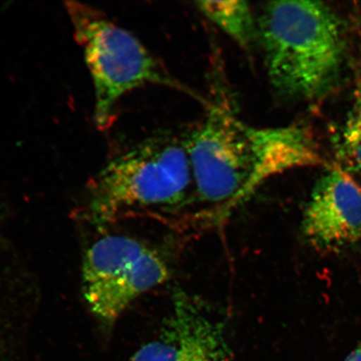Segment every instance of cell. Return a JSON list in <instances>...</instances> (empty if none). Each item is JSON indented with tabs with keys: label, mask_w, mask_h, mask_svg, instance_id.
Listing matches in <instances>:
<instances>
[{
	"label": "cell",
	"mask_w": 361,
	"mask_h": 361,
	"mask_svg": "<svg viewBox=\"0 0 361 361\" xmlns=\"http://www.w3.org/2000/svg\"><path fill=\"white\" fill-rule=\"evenodd\" d=\"M186 143L198 196L228 207L240 204L275 176L324 164L307 126H255L222 106L210 107Z\"/></svg>",
	"instance_id": "6da1fadb"
},
{
	"label": "cell",
	"mask_w": 361,
	"mask_h": 361,
	"mask_svg": "<svg viewBox=\"0 0 361 361\" xmlns=\"http://www.w3.org/2000/svg\"><path fill=\"white\" fill-rule=\"evenodd\" d=\"M258 25L269 82L278 93L310 102L340 83L347 59L345 26L326 4L269 2L262 8Z\"/></svg>",
	"instance_id": "7a4b0ae2"
},
{
	"label": "cell",
	"mask_w": 361,
	"mask_h": 361,
	"mask_svg": "<svg viewBox=\"0 0 361 361\" xmlns=\"http://www.w3.org/2000/svg\"><path fill=\"white\" fill-rule=\"evenodd\" d=\"M194 187L186 142L148 138L114 158L90 182V210L106 224L132 207L174 206Z\"/></svg>",
	"instance_id": "3957f363"
},
{
	"label": "cell",
	"mask_w": 361,
	"mask_h": 361,
	"mask_svg": "<svg viewBox=\"0 0 361 361\" xmlns=\"http://www.w3.org/2000/svg\"><path fill=\"white\" fill-rule=\"evenodd\" d=\"M66 8L92 76L99 129L111 128L117 102L135 89L157 85L183 90L138 39L105 13L78 1L66 2Z\"/></svg>",
	"instance_id": "277c9868"
},
{
	"label": "cell",
	"mask_w": 361,
	"mask_h": 361,
	"mask_svg": "<svg viewBox=\"0 0 361 361\" xmlns=\"http://www.w3.org/2000/svg\"><path fill=\"white\" fill-rule=\"evenodd\" d=\"M169 274L166 261L144 243L106 236L85 255L83 295L94 315L111 328L135 300L168 281Z\"/></svg>",
	"instance_id": "5b68a950"
},
{
	"label": "cell",
	"mask_w": 361,
	"mask_h": 361,
	"mask_svg": "<svg viewBox=\"0 0 361 361\" xmlns=\"http://www.w3.org/2000/svg\"><path fill=\"white\" fill-rule=\"evenodd\" d=\"M230 355L221 320L201 301L178 291L159 336L129 361H229Z\"/></svg>",
	"instance_id": "8992f818"
},
{
	"label": "cell",
	"mask_w": 361,
	"mask_h": 361,
	"mask_svg": "<svg viewBox=\"0 0 361 361\" xmlns=\"http://www.w3.org/2000/svg\"><path fill=\"white\" fill-rule=\"evenodd\" d=\"M302 231L319 252H337L361 239V188L341 169H329L315 183Z\"/></svg>",
	"instance_id": "52a82bcc"
},
{
	"label": "cell",
	"mask_w": 361,
	"mask_h": 361,
	"mask_svg": "<svg viewBox=\"0 0 361 361\" xmlns=\"http://www.w3.org/2000/svg\"><path fill=\"white\" fill-rule=\"evenodd\" d=\"M196 6L207 20L243 49L259 42L258 18L245 1H200Z\"/></svg>",
	"instance_id": "ba28073f"
},
{
	"label": "cell",
	"mask_w": 361,
	"mask_h": 361,
	"mask_svg": "<svg viewBox=\"0 0 361 361\" xmlns=\"http://www.w3.org/2000/svg\"><path fill=\"white\" fill-rule=\"evenodd\" d=\"M337 151L346 168L345 171L361 175V88L355 94L338 134Z\"/></svg>",
	"instance_id": "9c48e42d"
},
{
	"label": "cell",
	"mask_w": 361,
	"mask_h": 361,
	"mask_svg": "<svg viewBox=\"0 0 361 361\" xmlns=\"http://www.w3.org/2000/svg\"><path fill=\"white\" fill-rule=\"evenodd\" d=\"M345 361H361V346L352 351Z\"/></svg>",
	"instance_id": "30bf717a"
}]
</instances>
